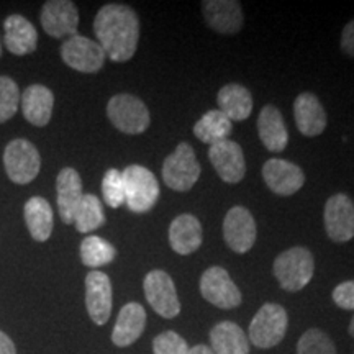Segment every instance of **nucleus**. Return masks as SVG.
<instances>
[{
	"instance_id": "obj_24",
	"label": "nucleus",
	"mask_w": 354,
	"mask_h": 354,
	"mask_svg": "<svg viewBox=\"0 0 354 354\" xmlns=\"http://www.w3.org/2000/svg\"><path fill=\"white\" fill-rule=\"evenodd\" d=\"M6 46L12 55L25 56L37 50L38 33L32 21L21 15H10L6 20Z\"/></svg>"
},
{
	"instance_id": "obj_20",
	"label": "nucleus",
	"mask_w": 354,
	"mask_h": 354,
	"mask_svg": "<svg viewBox=\"0 0 354 354\" xmlns=\"http://www.w3.org/2000/svg\"><path fill=\"white\" fill-rule=\"evenodd\" d=\"M57 190V210L63 223H74V214L82 198V180L81 176L73 167H64L56 180Z\"/></svg>"
},
{
	"instance_id": "obj_38",
	"label": "nucleus",
	"mask_w": 354,
	"mask_h": 354,
	"mask_svg": "<svg viewBox=\"0 0 354 354\" xmlns=\"http://www.w3.org/2000/svg\"><path fill=\"white\" fill-rule=\"evenodd\" d=\"M189 354H215V353L212 351V348L205 346V344H197V346L189 349Z\"/></svg>"
},
{
	"instance_id": "obj_21",
	"label": "nucleus",
	"mask_w": 354,
	"mask_h": 354,
	"mask_svg": "<svg viewBox=\"0 0 354 354\" xmlns=\"http://www.w3.org/2000/svg\"><path fill=\"white\" fill-rule=\"evenodd\" d=\"M169 245L177 254H192L202 245V225L197 216L183 214L172 220L169 227Z\"/></svg>"
},
{
	"instance_id": "obj_16",
	"label": "nucleus",
	"mask_w": 354,
	"mask_h": 354,
	"mask_svg": "<svg viewBox=\"0 0 354 354\" xmlns=\"http://www.w3.org/2000/svg\"><path fill=\"white\" fill-rule=\"evenodd\" d=\"M266 185L277 196H292L302 189L305 174L297 165L286 159H269L263 166Z\"/></svg>"
},
{
	"instance_id": "obj_1",
	"label": "nucleus",
	"mask_w": 354,
	"mask_h": 354,
	"mask_svg": "<svg viewBox=\"0 0 354 354\" xmlns=\"http://www.w3.org/2000/svg\"><path fill=\"white\" fill-rule=\"evenodd\" d=\"M94 32L105 56L115 63H125L131 59L138 48V15L123 3H109L95 15Z\"/></svg>"
},
{
	"instance_id": "obj_28",
	"label": "nucleus",
	"mask_w": 354,
	"mask_h": 354,
	"mask_svg": "<svg viewBox=\"0 0 354 354\" xmlns=\"http://www.w3.org/2000/svg\"><path fill=\"white\" fill-rule=\"evenodd\" d=\"M230 133H232V120L221 110H209L194 125V135L202 143H207L210 146L228 140Z\"/></svg>"
},
{
	"instance_id": "obj_31",
	"label": "nucleus",
	"mask_w": 354,
	"mask_h": 354,
	"mask_svg": "<svg viewBox=\"0 0 354 354\" xmlns=\"http://www.w3.org/2000/svg\"><path fill=\"white\" fill-rule=\"evenodd\" d=\"M297 354H336V348L325 331L312 328L300 336Z\"/></svg>"
},
{
	"instance_id": "obj_32",
	"label": "nucleus",
	"mask_w": 354,
	"mask_h": 354,
	"mask_svg": "<svg viewBox=\"0 0 354 354\" xmlns=\"http://www.w3.org/2000/svg\"><path fill=\"white\" fill-rule=\"evenodd\" d=\"M102 194L104 201L112 209H118L125 203V184L123 174L118 169H109L102 180Z\"/></svg>"
},
{
	"instance_id": "obj_22",
	"label": "nucleus",
	"mask_w": 354,
	"mask_h": 354,
	"mask_svg": "<svg viewBox=\"0 0 354 354\" xmlns=\"http://www.w3.org/2000/svg\"><path fill=\"white\" fill-rule=\"evenodd\" d=\"M21 110H24V117L32 125L46 127L51 120L53 107H55V95L48 87L30 86L21 95Z\"/></svg>"
},
{
	"instance_id": "obj_15",
	"label": "nucleus",
	"mask_w": 354,
	"mask_h": 354,
	"mask_svg": "<svg viewBox=\"0 0 354 354\" xmlns=\"http://www.w3.org/2000/svg\"><path fill=\"white\" fill-rule=\"evenodd\" d=\"M209 159L216 174L225 183L236 184L245 177V156H243L241 146L234 143V141L225 140L216 145H212L209 149Z\"/></svg>"
},
{
	"instance_id": "obj_29",
	"label": "nucleus",
	"mask_w": 354,
	"mask_h": 354,
	"mask_svg": "<svg viewBox=\"0 0 354 354\" xmlns=\"http://www.w3.org/2000/svg\"><path fill=\"white\" fill-rule=\"evenodd\" d=\"M104 223L105 215L99 198L94 194H84L74 214V225L77 232L91 233L92 230H97Z\"/></svg>"
},
{
	"instance_id": "obj_3",
	"label": "nucleus",
	"mask_w": 354,
	"mask_h": 354,
	"mask_svg": "<svg viewBox=\"0 0 354 354\" xmlns=\"http://www.w3.org/2000/svg\"><path fill=\"white\" fill-rule=\"evenodd\" d=\"M122 174L128 209L135 214L151 210L159 197V184L153 172L143 166L131 165Z\"/></svg>"
},
{
	"instance_id": "obj_8",
	"label": "nucleus",
	"mask_w": 354,
	"mask_h": 354,
	"mask_svg": "<svg viewBox=\"0 0 354 354\" xmlns=\"http://www.w3.org/2000/svg\"><path fill=\"white\" fill-rule=\"evenodd\" d=\"M145 295L148 304L162 318H174L180 313V302L177 297L174 281L161 269L148 272L143 282Z\"/></svg>"
},
{
	"instance_id": "obj_30",
	"label": "nucleus",
	"mask_w": 354,
	"mask_h": 354,
	"mask_svg": "<svg viewBox=\"0 0 354 354\" xmlns=\"http://www.w3.org/2000/svg\"><path fill=\"white\" fill-rule=\"evenodd\" d=\"M115 256H117V250L104 238L95 236V234L87 236L81 243V259L87 268H102L112 263Z\"/></svg>"
},
{
	"instance_id": "obj_36",
	"label": "nucleus",
	"mask_w": 354,
	"mask_h": 354,
	"mask_svg": "<svg viewBox=\"0 0 354 354\" xmlns=\"http://www.w3.org/2000/svg\"><path fill=\"white\" fill-rule=\"evenodd\" d=\"M342 50L344 55L354 57V19L344 25L342 33Z\"/></svg>"
},
{
	"instance_id": "obj_2",
	"label": "nucleus",
	"mask_w": 354,
	"mask_h": 354,
	"mask_svg": "<svg viewBox=\"0 0 354 354\" xmlns=\"http://www.w3.org/2000/svg\"><path fill=\"white\" fill-rule=\"evenodd\" d=\"M272 272L282 289L299 292L312 281L315 272V261L307 248L295 246L277 256Z\"/></svg>"
},
{
	"instance_id": "obj_23",
	"label": "nucleus",
	"mask_w": 354,
	"mask_h": 354,
	"mask_svg": "<svg viewBox=\"0 0 354 354\" xmlns=\"http://www.w3.org/2000/svg\"><path fill=\"white\" fill-rule=\"evenodd\" d=\"M258 133L261 143L272 153L284 151L287 143H289V133H287L284 118L274 105H266L261 110L258 118Z\"/></svg>"
},
{
	"instance_id": "obj_18",
	"label": "nucleus",
	"mask_w": 354,
	"mask_h": 354,
	"mask_svg": "<svg viewBox=\"0 0 354 354\" xmlns=\"http://www.w3.org/2000/svg\"><path fill=\"white\" fill-rule=\"evenodd\" d=\"M294 117L299 131L308 138L322 135L325 131L326 112L318 97L310 94V92H304L295 99Z\"/></svg>"
},
{
	"instance_id": "obj_11",
	"label": "nucleus",
	"mask_w": 354,
	"mask_h": 354,
	"mask_svg": "<svg viewBox=\"0 0 354 354\" xmlns=\"http://www.w3.org/2000/svg\"><path fill=\"white\" fill-rule=\"evenodd\" d=\"M325 230L335 243H346L354 238V203L346 194H335L326 201Z\"/></svg>"
},
{
	"instance_id": "obj_27",
	"label": "nucleus",
	"mask_w": 354,
	"mask_h": 354,
	"mask_svg": "<svg viewBox=\"0 0 354 354\" xmlns=\"http://www.w3.org/2000/svg\"><path fill=\"white\" fill-rule=\"evenodd\" d=\"M25 221L33 240L43 243L51 236L55 220H53L51 205L46 198L32 197L25 203Z\"/></svg>"
},
{
	"instance_id": "obj_26",
	"label": "nucleus",
	"mask_w": 354,
	"mask_h": 354,
	"mask_svg": "<svg viewBox=\"0 0 354 354\" xmlns=\"http://www.w3.org/2000/svg\"><path fill=\"white\" fill-rule=\"evenodd\" d=\"M218 105L230 120H246L253 112V97L245 86L240 84H227L218 92Z\"/></svg>"
},
{
	"instance_id": "obj_34",
	"label": "nucleus",
	"mask_w": 354,
	"mask_h": 354,
	"mask_svg": "<svg viewBox=\"0 0 354 354\" xmlns=\"http://www.w3.org/2000/svg\"><path fill=\"white\" fill-rule=\"evenodd\" d=\"M189 349L185 339L176 331H165L153 342L154 354H189Z\"/></svg>"
},
{
	"instance_id": "obj_25",
	"label": "nucleus",
	"mask_w": 354,
	"mask_h": 354,
	"mask_svg": "<svg viewBox=\"0 0 354 354\" xmlns=\"http://www.w3.org/2000/svg\"><path fill=\"white\" fill-rule=\"evenodd\" d=\"M212 351L215 354H250V339L233 322H221L210 331Z\"/></svg>"
},
{
	"instance_id": "obj_7",
	"label": "nucleus",
	"mask_w": 354,
	"mask_h": 354,
	"mask_svg": "<svg viewBox=\"0 0 354 354\" xmlns=\"http://www.w3.org/2000/svg\"><path fill=\"white\" fill-rule=\"evenodd\" d=\"M3 165L12 183L28 184L41 169V158L35 145L28 140H13L3 153Z\"/></svg>"
},
{
	"instance_id": "obj_4",
	"label": "nucleus",
	"mask_w": 354,
	"mask_h": 354,
	"mask_svg": "<svg viewBox=\"0 0 354 354\" xmlns=\"http://www.w3.org/2000/svg\"><path fill=\"white\" fill-rule=\"evenodd\" d=\"M198 177H201V165L194 148L189 143H179L166 158L162 166V180L169 189L185 192L196 185Z\"/></svg>"
},
{
	"instance_id": "obj_10",
	"label": "nucleus",
	"mask_w": 354,
	"mask_h": 354,
	"mask_svg": "<svg viewBox=\"0 0 354 354\" xmlns=\"http://www.w3.org/2000/svg\"><path fill=\"white\" fill-rule=\"evenodd\" d=\"M61 57L69 68L79 73H97L105 63V53L97 41H92L81 35H74L66 39L61 46Z\"/></svg>"
},
{
	"instance_id": "obj_12",
	"label": "nucleus",
	"mask_w": 354,
	"mask_h": 354,
	"mask_svg": "<svg viewBox=\"0 0 354 354\" xmlns=\"http://www.w3.org/2000/svg\"><path fill=\"white\" fill-rule=\"evenodd\" d=\"M112 282L100 271H91L86 277V307L95 325H105L112 315Z\"/></svg>"
},
{
	"instance_id": "obj_33",
	"label": "nucleus",
	"mask_w": 354,
	"mask_h": 354,
	"mask_svg": "<svg viewBox=\"0 0 354 354\" xmlns=\"http://www.w3.org/2000/svg\"><path fill=\"white\" fill-rule=\"evenodd\" d=\"M20 104V91L15 81L0 76V123L10 120Z\"/></svg>"
},
{
	"instance_id": "obj_40",
	"label": "nucleus",
	"mask_w": 354,
	"mask_h": 354,
	"mask_svg": "<svg viewBox=\"0 0 354 354\" xmlns=\"http://www.w3.org/2000/svg\"><path fill=\"white\" fill-rule=\"evenodd\" d=\"M0 56H2V46H0Z\"/></svg>"
},
{
	"instance_id": "obj_35",
	"label": "nucleus",
	"mask_w": 354,
	"mask_h": 354,
	"mask_svg": "<svg viewBox=\"0 0 354 354\" xmlns=\"http://www.w3.org/2000/svg\"><path fill=\"white\" fill-rule=\"evenodd\" d=\"M333 300L339 308L354 310V281L342 282L335 287Z\"/></svg>"
},
{
	"instance_id": "obj_39",
	"label": "nucleus",
	"mask_w": 354,
	"mask_h": 354,
	"mask_svg": "<svg viewBox=\"0 0 354 354\" xmlns=\"http://www.w3.org/2000/svg\"><path fill=\"white\" fill-rule=\"evenodd\" d=\"M349 335L354 338V317L351 318V323H349Z\"/></svg>"
},
{
	"instance_id": "obj_17",
	"label": "nucleus",
	"mask_w": 354,
	"mask_h": 354,
	"mask_svg": "<svg viewBox=\"0 0 354 354\" xmlns=\"http://www.w3.org/2000/svg\"><path fill=\"white\" fill-rule=\"evenodd\" d=\"M202 12L210 28L221 35H234L243 26V10L234 0H205Z\"/></svg>"
},
{
	"instance_id": "obj_6",
	"label": "nucleus",
	"mask_w": 354,
	"mask_h": 354,
	"mask_svg": "<svg viewBox=\"0 0 354 354\" xmlns=\"http://www.w3.org/2000/svg\"><path fill=\"white\" fill-rule=\"evenodd\" d=\"M107 115L113 127L127 135H140L151 122L148 107L130 94L113 95L107 105Z\"/></svg>"
},
{
	"instance_id": "obj_19",
	"label": "nucleus",
	"mask_w": 354,
	"mask_h": 354,
	"mask_svg": "<svg viewBox=\"0 0 354 354\" xmlns=\"http://www.w3.org/2000/svg\"><path fill=\"white\" fill-rule=\"evenodd\" d=\"M146 326V312L143 305L130 302L120 310L112 331V342L115 346L127 348L138 342Z\"/></svg>"
},
{
	"instance_id": "obj_14",
	"label": "nucleus",
	"mask_w": 354,
	"mask_h": 354,
	"mask_svg": "<svg viewBox=\"0 0 354 354\" xmlns=\"http://www.w3.org/2000/svg\"><path fill=\"white\" fill-rule=\"evenodd\" d=\"M41 25L50 37H74L79 26L77 7L69 0H50L43 6Z\"/></svg>"
},
{
	"instance_id": "obj_13",
	"label": "nucleus",
	"mask_w": 354,
	"mask_h": 354,
	"mask_svg": "<svg viewBox=\"0 0 354 354\" xmlns=\"http://www.w3.org/2000/svg\"><path fill=\"white\" fill-rule=\"evenodd\" d=\"M223 236L234 253H248L256 241V221L245 207H233L223 220Z\"/></svg>"
},
{
	"instance_id": "obj_5",
	"label": "nucleus",
	"mask_w": 354,
	"mask_h": 354,
	"mask_svg": "<svg viewBox=\"0 0 354 354\" xmlns=\"http://www.w3.org/2000/svg\"><path fill=\"white\" fill-rule=\"evenodd\" d=\"M287 312L277 304H266L250 323V342L256 348L269 349L284 339L287 331Z\"/></svg>"
},
{
	"instance_id": "obj_9",
	"label": "nucleus",
	"mask_w": 354,
	"mask_h": 354,
	"mask_svg": "<svg viewBox=\"0 0 354 354\" xmlns=\"http://www.w3.org/2000/svg\"><path fill=\"white\" fill-rule=\"evenodd\" d=\"M202 297L215 307L230 310L241 304V292L232 281L227 269L220 266H212L202 274L201 279Z\"/></svg>"
},
{
	"instance_id": "obj_37",
	"label": "nucleus",
	"mask_w": 354,
	"mask_h": 354,
	"mask_svg": "<svg viewBox=\"0 0 354 354\" xmlns=\"http://www.w3.org/2000/svg\"><path fill=\"white\" fill-rule=\"evenodd\" d=\"M0 354H17V348L10 336L0 331Z\"/></svg>"
}]
</instances>
